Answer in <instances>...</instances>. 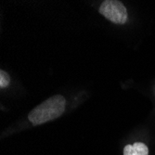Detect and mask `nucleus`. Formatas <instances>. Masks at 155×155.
I'll return each instance as SVG.
<instances>
[{
  "mask_svg": "<svg viewBox=\"0 0 155 155\" xmlns=\"http://www.w3.org/2000/svg\"><path fill=\"white\" fill-rule=\"evenodd\" d=\"M66 100L61 95H54L35 107L28 114L34 125H40L61 117L65 111Z\"/></svg>",
  "mask_w": 155,
  "mask_h": 155,
  "instance_id": "f257e3e1",
  "label": "nucleus"
},
{
  "mask_svg": "<svg viewBox=\"0 0 155 155\" xmlns=\"http://www.w3.org/2000/svg\"><path fill=\"white\" fill-rule=\"evenodd\" d=\"M149 147L144 142L127 144L123 150V155H149Z\"/></svg>",
  "mask_w": 155,
  "mask_h": 155,
  "instance_id": "7ed1b4c3",
  "label": "nucleus"
},
{
  "mask_svg": "<svg viewBox=\"0 0 155 155\" xmlns=\"http://www.w3.org/2000/svg\"><path fill=\"white\" fill-rule=\"evenodd\" d=\"M98 11L107 20L115 24H124L128 19L126 8L118 0H105L101 3Z\"/></svg>",
  "mask_w": 155,
  "mask_h": 155,
  "instance_id": "f03ea898",
  "label": "nucleus"
},
{
  "mask_svg": "<svg viewBox=\"0 0 155 155\" xmlns=\"http://www.w3.org/2000/svg\"><path fill=\"white\" fill-rule=\"evenodd\" d=\"M9 83H10L9 74L7 72H5L4 70H1V71H0V87L5 88L8 87Z\"/></svg>",
  "mask_w": 155,
  "mask_h": 155,
  "instance_id": "20e7f679",
  "label": "nucleus"
}]
</instances>
